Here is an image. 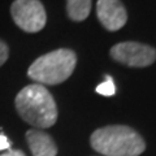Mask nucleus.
I'll list each match as a JSON object with an SVG mask.
<instances>
[{
    "label": "nucleus",
    "instance_id": "f257e3e1",
    "mask_svg": "<svg viewBox=\"0 0 156 156\" xmlns=\"http://www.w3.org/2000/svg\"><path fill=\"white\" fill-rule=\"evenodd\" d=\"M14 105L20 117L34 126V129H47L57 120L56 101L44 86L33 83L25 86L17 94Z\"/></svg>",
    "mask_w": 156,
    "mask_h": 156
},
{
    "label": "nucleus",
    "instance_id": "f03ea898",
    "mask_svg": "<svg viewBox=\"0 0 156 156\" xmlns=\"http://www.w3.org/2000/svg\"><path fill=\"white\" fill-rule=\"evenodd\" d=\"M90 143L104 156H139L146 150L142 136L125 125H108L96 129L91 134Z\"/></svg>",
    "mask_w": 156,
    "mask_h": 156
},
{
    "label": "nucleus",
    "instance_id": "7ed1b4c3",
    "mask_svg": "<svg viewBox=\"0 0 156 156\" xmlns=\"http://www.w3.org/2000/svg\"><path fill=\"white\" fill-rule=\"evenodd\" d=\"M76 65V52L68 48H58L39 56L29 68L27 76L35 83L53 86L66 81L74 72Z\"/></svg>",
    "mask_w": 156,
    "mask_h": 156
},
{
    "label": "nucleus",
    "instance_id": "20e7f679",
    "mask_svg": "<svg viewBox=\"0 0 156 156\" xmlns=\"http://www.w3.org/2000/svg\"><path fill=\"white\" fill-rule=\"evenodd\" d=\"M14 23L26 33H38L46 26L47 14L41 0H14L11 5Z\"/></svg>",
    "mask_w": 156,
    "mask_h": 156
},
{
    "label": "nucleus",
    "instance_id": "39448f33",
    "mask_svg": "<svg viewBox=\"0 0 156 156\" xmlns=\"http://www.w3.org/2000/svg\"><path fill=\"white\" fill-rule=\"evenodd\" d=\"M111 57L122 65L131 68H146L156 60V50L154 47L139 42H121L109 51Z\"/></svg>",
    "mask_w": 156,
    "mask_h": 156
},
{
    "label": "nucleus",
    "instance_id": "423d86ee",
    "mask_svg": "<svg viewBox=\"0 0 156 156\" xmlns=\"http://www.w3.org/2000/svg\"><path fill=\"white\" fill-rule=\"evenodd\" d=\"M96 16L109 31L120 30L128 21V12L120 0H98Z\"/></svg>",
    "mask_w": 156,
    "mask_h": 156
},
{
    "label": "nucleus",
    "instance_id": "0eeeda50",
    "mask_svg": "<svg viewBox=\"0 0 156 156\" xmlns=\"http://www.w3.org/2000/svg\"><path fill=\"white\" fill-rule=\"evenodd\" d=\"M26 140L33 156H56L57 146L52 136L41 129L26 131Z\"/></svg>",
    "mask_w": 156,
    "mask_h": 156
},
{
    "label": "nucleus",
    "instance_id": "6e6552de",
    "mask_svg": "<svg viewBox=\"0 0 156 156\" xmlns=\"http://www.w3.org/2000/svg\"><path fill=\"white\" fill-rule=\"evenodd\" d=\"M91 0H66V14L72 21L80 22L89 17Z\"/></svg>",
    "mask_w": 156,
    "mask_h": 156
},
{
    "label": "nucleus",
    "instance_id": "1a4fd4ad",
    "mask_svg": "<svg viewBox=\"0 0 156 156\" xmlns=\"http://www.w3.org/2000/svg\"><path fill=\"white\" fill-rule=\"evenodd\" d=\"M96 92L100 95H104V96L115 95L116 94V85H115L113 80H112V77L105 76V81L96 86Z\"/></svg>",
    "mask_w": 156,
    "mask_h": 156
},
{
    "label": "nucleus",
    "instance_id": "9d476101",
    "mask_svg": "<svg viewBox=\"0 0 156 156\" xmlns=\"http://www.w3.org/2000/svg\"><path fill=\"white\" fill-rule=\"evenodd\" d=\"M8 57H9V47L5 42L0 39V66L5 64Z\"/></svg>",
    "mask_w": 156,
    "mask_h": 156
},
{
    "label": "nucleus",
    "instance_id": "9b49d317",
    "mask_svg": "<svg viewBox=\"0 0 156 156\" xmlns=\"http://www.w3.org/2000/svg\"><path fill=\"white\" fill-rule=\"evenodd\" d=\"M11 147V143H9L8 138L4 134H0V150H7Z\"/></svg>",
    "mask_w": 156,
    "mask_h": 156
},
{
    "label": "nucleus",
    "instance_id": "f8f14e48",
    "mask_svg": "<svg viewBox=\"0 0 156 156\" xmlns=\"http://www.w3.org/2000/svg\"><path fill=\"white\" fill-rule=\"evenodd\" d=\"M0 156H26L21 150H8L7 152L2 154Z\"/></svg>",
    "mask_w": 156,
    "mask_h": 156
}]
</instances>
